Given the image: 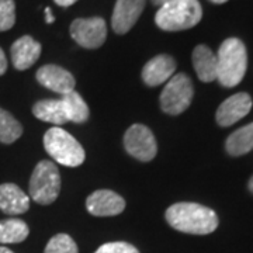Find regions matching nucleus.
Returning <instances> with one entry per match:
<instances>
[{"label":"nucleus","mask_w":253,"mask_h":253,"mask_svg":"<svg viewBox=\"0 0 253 253\" xmlns=\"http://www.w3.org/2000/svg\"><path fill=\"white\" fill-rule=\"evenodd\" d=\"M44 13H45V21L48 23V24H52L55 21V17L52 16V10L49 9V7H46L45 10H44Z\"/></svg>","instance_id":"bb28decb"},{"label":"nucleus","mask_w":253,"mask_h":253,"mask_svg":"<svg viewBox=\"0 0 253 253\" xmlns=\"http://www.w3.org/2000/svg\"><path fill=\"white\" fill-rule=\"evenodd\" d=\"M30 234L28 225L18 218L0 221V244H20Z\"/></svg>","instance_id":"6ab92c4d"},{"label":"nucleus","mask_w":253,"mask_h":253,"mask_svg":"<svg viewBox=\"0 0 253 253\" xmlns=\"http://www.w3.org/2000/svg\"><path fill=\"white\" fill-rule=\"evenodd\" d=\"M0 253H14L13 251H10L7 248H4V246H0Z\"/></svg>","instance_id":"c85d7f7f"},{"label":"nucleus","mask_w":253,"mask_h":253,"mask_svg":"<svg viewBox=\"0 0 253 253\" xmlns=\"http://www.w3.org/2000/svg\"><path fill=\"white\" fill-rule=\"evenodd\" d=\"M61 99L65 103L69 121H72L75 124H83L87 121L90 111H89L86 101L82 99V96L78 91H71L65 96H61Z\"/></svg>","instance_id":"aec40b11"},{"label":"nucleus","mask_w":253,"mask_h":253,"mask_svg":"<svg viewBox=\"0 0 253 253\" xmlns=\"http://www.w3.org/2000/svg\"><path fill=\"white\" fill-rule=\"evenodd\" d=\"M11 62L17 71H26L38 61L41 55V44L33 37L24 36L11 45Z\"/></svg>","instance_id":"4468645a"},{"label":"nucleus","mask_w":253,"mask_h":253,"mask_svg":"<svg viewBox=\"0 0 253 253\" xmlns=\"http://www.w3.org/2000/svg\"><path fill=\"white\" fill-rule=\"evenodd\" d=\"M165 217L173 229L191 235H208L218 226L215 211L197 203H176L166 210Z\"/></svg>","instance_id":"f257e3e1"},{"label":"nucleus","mask_w":253,"mask_h":253,"mask_svg":"<svg viewBox=\"0 0 253 253\" xmlns=\"http://www.w3.org/2000/svg\"><path fill=\"white\" fill-rule=\"evenodd\" d=\"M212 3H217V4H222V3H225L228 0H211Z\"/></svg>","instance_id":"c756f323"},{"label":"nucleus","mask_w":253,"mask_h":253,"mask_svg":"<svg viewBox=\"0 0 253 253\" xmlns=\"http://www.w3.org/2000/svg\"><path fill=\"white\" fill-rule=\"evenodd\" d=\"M23 134V126L9 111L0 107V142L13 144Z\"/></svg>","instance_id":"412c9836"},{"label":"nucleus","mask_w":253,"mask_h":253,"mask_svg":"<svg viewBox=\"0 0 253 253\" xmlns=\"http://www.w3.org/2000/svg\"><path fill=\"white\" fill-rule=\"evenodd\" d=\"M193 66L204 83L217 81V55L207 45H197L193 51Z\"/></svg>","instance_id":"dca6fc26"},{"label":"nucleus","mask_w":253,"mask_h":253,"mask_svg":"<svg viewBox=\"0 0 253 253\" xmlns=\"http://www.w3.org/2000/svg\"><path fill=\"white\" fill-rule=\"evenodd\" d=\"M71 37L83 48L96 49L107 38V26L101 17L76 18L71 24Z\"/></svg>","instance_id":"6e6552de"},{"label":"nucleus","mask_w":253,"mask_h":253,"mask_svg":"<svg viewBox=\"0 0 253 253\" xmlns=\"http://www.w3.org/2000/svg\"><path fill=\"white\" fill-rule=\"evenodd\" d=\"M16 23L14 0H0V31H7Z\"/></svg>","instance_id":"5701e85b"},{"label":"nucleus","mask_w":253,"mask_h":253,"mask_svg":"<svg viewBox=\"0 0 253 253\" xmlns=\"http://www.w3.org/2000/svg\"><path fill=\"white\" fill-rule=\"evenodd\" d=\"M203 17L199 0H169L162 4L156 16V26L165 31H181L197 26Z\"/></svg>","instance_id":"7ed1b4c3"},{"label":"nucleus","mask_w":253,"mask_h":253,"mask_svg":"<svg viewBox=\"0 0 253 253\" xmlns=\"http://www.w3.org/2000/svg\"><path fill=\"white\" fill-rule=\"evenodd\" d=\"M54 1L61 7H69V6H72L73 3H76L78 0H54Z\"/></svg>","instance_id":"a878e982"},{"label":"nucleus","mask_w":253,"mask_h":253,"mask_svg":"<svg viewBox=\"0 0 253 253\" xmlns=\"http://www.w3.org/2000/svg\"><path fill=\"white\" fill-rule=\"evenodd\" d=\"M168 1H169V0H152V3H154L155 6H159V7H161L162 4H165V3H168Z\"/></svg>","instance_id":"cd10ccee"},{"label":"nucleus","mask_w":253,"mask_h":253,"mask_svg":"<svg viewBox=\"0 0 253 253\" xmlns=\"http://www.w3.org/2000/svg\"><path fill=\"white\" fill-rule=\"evenodd\" d=\"M33 114L38 120L55 126H62L69 121L62 99H46L37 101L33 107Z\"/></svg>","instance_id":"f3484780"},{"label":"nucleus","mask_w":253,"mask_h":253,"mask_svg":"<svg viewBox=\"0 0 253 253\" xmlns=\"http://www.w3.org/2000/svg\"><path fill=\"white\" fill-rule=\"evenodd\" d=\"M124 146L128 154L141 162L152 161L158 152L154 132L142 124H134L126 129L124 134Z\"/></svg>","instance_id":"0eeeda50"},{"label":"nucleus","mask_w":253,"mask_h":253,"mask_svg":"<svg viewBox=\"0 0 253 253\" xmlns=\"http://www.w3.org/2000/svg\"><path fill=\"white\" fill-rule=\"evenodd\" d=\"M146 0H117L111 16V27L117 34H126L134 27L144 11Z\"/></svg>","instance_id":"9b49d317"},{"label":"nucleus","mask_w":253,"mask_h":253,"mask_svg":"<svg viewBox=\"0 0 253 253\" xmlns=\"http://www.w3.org/2000/svg\"><path fill=\"white\" fill-rule=\"evenodd\" d=\"M94 253H139V251L128 242H109L101 245Z\"/></svg>","instance_id":"b1692460"},{"label":"nucleus","mask_w":253,"mask_h":253,"mask_svg":"<svg viewBox=\"0 0 253 253\" xmlns=\"http://www.w3.org/2000/svg\"><path fill=\"white\" fill-rule=\"evenodd\" d=\"M226 152L231 156H242L253 149V123L232 132L226 139Z\"/></svg>","instance_id":"a211bd4d"},{"label":"nucleus","mask_w":253,"mask_h":253,"mask_svg":"<svg viewBox=\"0 0 253 253\" xmlns=\"http://www.w3.org/2000/svg\"><path fill=\"white\" fill-rule=\"evenodd\" d=\"M252 99L248 93H236L218 107L215 120L218 126H229L249 114L252 109Z\"/></svg>","instance_id":"f8f14e48"},{"label":"nucleus","mask_w":253,"mask_h":253,"mask_svg":"<svg viewBox=\"0 0 253 253\" xmlns=\"http://www.w3.org/2000/svg\"><path fill=\"white\" fill-rule=\"evenodd\" d=\"M44 253H79L78 245L66 234H58L48 242Z\"/></svg>","instance_id":"4be33fe9"},{"label":"nucleus","mask_w":253,"mask_h":253,"mask_svg":"<svg viewBox=\"0 0 253 253\" xmlns=\"http://www.w3.org/2000/svg\"><path fill=\"white\" fill-rule=\"evenodd\" d=\"M176 71V62L169 55H158L152 58L142 69V81L145 84L155 87L161 86L173 76Z\"/></svg>","instance_id":"ddd939ff"},{"label":"nucleus","mask_w":253,"mask_h":253,"mask_svg":"<svg viewBox=\"0 0 253 253\" xmlns=\"http://www.w3.org/2000/svg\"><path fill=\"white\" fill-rule=\"evenodd\" d=\"M193 83L186 73L172 76L161 94V109L170 116H179L189 109L193 100Z\"/></svg>","instance_id":"423d86ee"},{"label":"nucleus","mask_w":253,"mask_h":253,"mask_svg":"<svg viewBox=\"0 0 253 253\" xmlns=\"http://www.w3.org/2000/svg\"><path fill=\"white\" fill-rule=\"evenodd\" d=\"M249 190L253 193V176L251 177V180H249Z\"/></svg>","instance_id":"7c9ffc66"},{"label":"nucleus","mask_w":253,"mask_h":253,"mask_svg":"<svg viewBox=\"0 0 253 253\" xmlns=\"http://www.w3.org/2000/svg\"><path fill=\"white\" fill-rule=\"evenodd\" d=\"M44 148L55 162L76 168L84 162V149L68 131L61 126L49 128L44 135Z\"/></svg>","instance_id":"20e7f679"},{"label":"nucleus","mask_w":253,"mask_h":253,"mask_svg":"<svg viewBox=\"0 0 253 253\" xmlns=\"http://www.w3.org/2000/svg\"><path fill=\"white\" fill-rule=\"evenodd\" d=\"M86 208L94 217H113L124 211L126 200L111 190H97L87 197Z\"/></svg>","instance_id":"1a4fd4ad"},{"label":"nucleus","mask_w":253,"mask_h":253,"mask_svg":"<svg viewBox=\"0 0 253 253\" xmlns=\"http://www.w3.org/2000/svg\"><path fill=\"white\" fill-rule=\"evenodd\" d=\"M30 197L14 183L0 184V210L7 215H20L28 211Z\"/></svg>","instance_id":"2eb2a0df"},{"label":"nucleus","mask_w":253,"mask_h":253,"mask_svg":"<svg viewBox=\"0 0 253 253\" xmlns=\"http://www.w3.org/2000/svg\"><path fill=\"white\" fill-rule=\"evenodd\" d=\"M37 81L40 84L49 90L55 91L61 96L75 90V78L71 72L63 69L58 65H44L41 66L36 75Z\"/></svg>","instance_id":"9d476101"},{"label":"nucleus","mask_w":253,"mask_h":253,"mask_svg":"<svg viewBox=\"0 0 253 253\" xmlns=\"http://www.w3.org/2000/svg\"><path fill=\"white\" fill-rule=\"evenodd\" d=\"M61 191V174L51 161H41L33 170L28 193L37 204L48 206L58 199Z\"/></svg>","instance_id":"39448f33"},{"label":"nucleus","mask_w":253,"mask_h":253,"mask_svg":"<svg viewBox=\"0 0 253 253\" xmlns=\"http://www.w3.org/2000/svg\"><path fill=\"white\" fill-rule=\"evenodd\" d=\"M7 71V59H6V55L3 52V49L0 48V76L4 75Z\"/></svg>","instance_id":"393cba45"},{"label":"nucleus","mask_w":253,"mask_h":253,"mask_svg":"<svg viewBox=\"0 0 253 253\" xmlns=\"http://www.w3.org/2000/svg\"><path fill=\"white\" fill-rule=\"evenodd\" d=\"M248 68L246 46L239 38L225 40L217 54V81L224 87H234L244 79Z\"/></svg>","instance_id":"f03ea898"}]
</instances>
